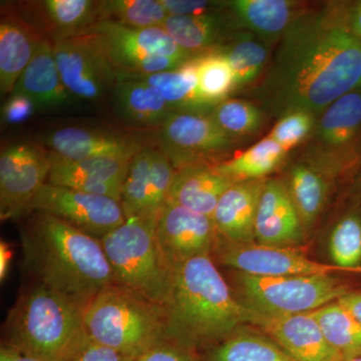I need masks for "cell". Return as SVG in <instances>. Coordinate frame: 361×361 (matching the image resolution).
Instances as JSON below:
<instances>
[{"instance_id": "cell-1", "label": "cell", "mask_w": 361, "mask_h": 361, "mask_svg": "<svg viewBox=\"0 0 361 361\" xmlns=\"http://www.w3.org/2000/svg\"><path fill=\"white\" fill-rule=\"evenodd\" d=\"M361 90V40L348 25V4L308 6L278 42L253 90L273 116L293 111L318 116L339 97Z\"/></svg>"}, {"instance_id": "cell-2", "label": "cell", "mask_w": 361, "mask_h": 361, "mask_svg": "<svg viewBox=\"0 0 361 361\" xmlns=\"http://www.w3.org/2000/svg\"><path fill=\"white\" fill-rule=\"evenodd\" d=\"M23 220L21 267L28 280L59 292L84 310L99 292L115 285L101 240L39 211Z\"/></svg>"}, {"instance_id": "cell-3", "label": "cell", "mask_w": 361, "mask_h": 361, "mask_svg": "<svg viewBox=\"0 0 361 361\" xmlns=\"http://www.w3.org/2000/svg\"><path fill=\"white\" fill-rule=\"evenodd\" d=\"M163 308L165 341L196 353L241 325H252L254 318L211 256L191 259L175 268Z\"/></svg>"}, {"instance_id": "cell-4", "label": "cell", "mask_w": 361, "mask_h": 361, "mask_svg": "<svg viewBox=\"0 0 361 361\" xmlns=\"http://www.w3.org/2000/svg\"><path fill=\"white\" fill-rule=\"evenodd\" d=\"M89 339L82 306L28 280L6 316L1 344L44 361H70Z\"/></svg>"}, {"instance_id": "cell-5", "label": "cell", "mask_w": 361, "mask_h": 361, "mask_svg": "<svg viewBox=\"0 0 361 361\" xmlns=\"http://www.w3.org/2000/svg\"><path fill=\"white\" fill-rule=\"evenodd\" d=\"M157 221L130 218L101 242L116 286L164 306L175 270L168 264L157 241Z\"/></svg>"}, {"instance_id": "cell-6", "label": "cell", "mask_w": 361, "mask_h": 361, "mask_svg": "<svg viewBox=\"0 0 361 361\" xmlns=\"http://www.w3.org/2000/svg\"><path fill=\"white\" fill-rule=\"evenodd\" d=\"M85 326L90 341L130 357L165 341L163 306L111 285L85 310Z\"/></svg>"}, {"instance_id": "cell-7", "label": "cell", "mask_w": 361, "mask_h": 361, "mask_svg": "<svg viewBox=\"0 0 361 361\" xmlns=\"http://www.w3.org/2000/svg\"><path fill=\"white\" fill-rule=\"evenodd\" d=\"M227 281L240 303L270 317L313 312L350 290L334 274L257 276L231 270Z\"/></svg>"}, {"instance_id": "cell-8", "label": "cell", "mask_w": 361, "mask_h": 361, "mask_svg": "<svg viewBox=\"0 0 361 361\" xmlns=\"http://www.w3.org/2000/svg\"><path fill=\"white\" fill-rule=\"evenodd\" d=\"M87 33L97 37L118 73L149 75L175 71L194 59L161 26L130 28L101 20Z\"/></svg>"}, {"instance_id": "cell-9", "label": "cell", "mask_w": 361, "mask_h": 361, "mask_svg": "<svg viewBox=\"0 0 361 361\" xmlns=\"http://www.w3.org/2000/svg\"><path fill=\"white\" fill-rule=\"evenodd\" d=\"M304 160L334 180L361 155V90L344 94L316 118Z\"/></svg>"}, {"instance_id": "cell-10", "label": "cell", "mask_w": 361, "mask_h": 361, "mask_svg": "<svg viewBox=\"0 0 361 361\" xmlns=\"http://www.w3.org/2000/svg\"><path fill=\"white\" fill-rule=\"evenodd\" d=\"M59 75L75 101L97 103L113 92L118 73L94 35L54 42Z\"/></svg>"}, {"instance_id": "cell-11", "label": "cell", "mask_w": 361, "mask_h": 361, "mask_svg": "<svg viewBox=\"0 0 361 361\" xmlns=\"http://www.w3.org/2000/svg\"><path fill=\"white\" fill-rule=\"evenodd\" d=\"M51 156L42 145L20 141L0 155V219L23 220L39 190L49 180Z\"/></svg>"}, {"instance_id": "cell-12", "label": "cell", "mask_w": 361, "mask_h": 361, "mask_svg": "<svg viewBox=\"0 0 361 361\" xmlns=\"http://www.w3.org/2000/svg\"><path fill=\"white\" fill-rule=\"evenodd\" d=\"M68 126L49 132L44 145L52 159L80 161L97 157H134L149 147L158 146L157 132Z\"/></svg>"}, {"instance_id": "cell-13", "label": "cell", "mask_w": 361, "mask_h": 361, "mask_svg": "<svg viewBox=\"0 0 361 361\" xmlns=\"http://www.w3.org/2000/svg\"><path fill=\"white\" fill-rule=\"evenodd\" d=\"M158 146L176 170L194 164H214L234 146L209 113L174 111L157 130Z\"/></svg>"}, {"instance_id": "cell-14", "label": "cell", "mask_w": 361, "mask_h": 361, "mask_svg": "<svg viewBox=\"0 0 361 361\" xmlns=\"http://www.w3.org/2000/svg\"><path fill=\"white\" fill-rule=\"evenodd\" d=\"M35 211L54 216L99 240L127 220L120 201L49 183L33 199L30 213Z\"/></svg>"}, {"instance_id": "cell-15", "label": "cell", "mask_w": 361, "mask_h": 361, "mask_svg": "<svg viewBox=\"0 0 361 361\" xmlns=\"http://www.w3.org/2000/svg\"><path fill=\"white\" fill-rule=\"evenodd\" d=\"M216 264L257 276H297L343 272L334 264L308 257L300 247L235 245L218 236L212 253Z\"/></svg>"}, {"instance_id": "cell-16", "label": "cell", "mask_w": 361, "mask_h": 361, "mask_svg": "<svg viewBox=\"0 0 361 361\" xmlns=\"http://www.w3.org/2000/svg\"><path fill=\"white\" fill-rule=\"evenodd\" d=\"M175 174L172 161L159 146L149 147L135 155L123 182L121 199L126 219H158L167 203Z\"/></svg>"}, {"instance_id": "cell-17", "label": "cell", "mask_w": 361, "mask_h": 361, "mask_svg": "<svg viewBox=\"0 0 361 361\" xmlns=\"http://www.w3.org/2000/svg\"><path fill=\"white\" fill-rule=\"evenodd\" d=\"M161 254L173 270L188 260L212 256L218 233L212 218L166 203L156 226Z\"/></svg>"}, {"instance_id": "cell-18", "label": "cell", "mask_w": 361, "mask_h": 361, "mask_svg": "<svg viewBox=\"0 0 361 361\" xmlns=\"http://www.w3.org/2000/svg\"><path fill=\"white\" fill-rule=\"evenodd\" d=\"M11 6L37 35L52 42L85 35L102 20V1L94 0H40Z\"/></svg>"}, {"instance_id": "cell-19", "label": "cell", "mask_w": 361, "mask_h": 361, "mask_svg": "<svg viewBox=\"0 0 361 361\" xmlns=\"http://www.w3.org/2000/svg\"><path fill=\"white\" fill-rule=\"evenodd\" d=\"M252 325L295 361H343L325 338L313 312L274 317L254 312Z\"/></svg>"}, {"instance_id": "cell-20", "label": "cell", "mask_w": 361, "mask_h": 361, "mask_svg": "<svg viewBox=\"0 0 361 361\" xmlns=\"http://www.w3.org/2000/svg\"><path fill=\"white\" fill-rule=\"evenodd\" d=\"M134 157H97L80 161L51 158L47 183L121 202L123 182Z\"/></svg>"}, {"instance_id": "cell-21", "label": "cell", "mask_w": 361, "mask_h": 361, "mask_svg": "<svg viewBox=\"0 0 361 361\" xmlns=\"http://www.w3.org/2000/svg\"><path fill=\"white\" fill-rule=\"evenodd\" d=\"M304 234L302 222L283 180L267 178L256 215V243L264 246L299 247Z\"/></svg>"}, {"instance_id": "cell-22", "label": "cell", "mask_w": 361, "mask_h": 361, "mask_svg": "<svg viewBox=\"0 0 361 361\" xmlns=\"http://www.w3.org/2000/svg\"><path fill=\"white\" fill-rule=\"evenodd\" d=\"M265 180L237 182L222 195L213 215L221 239L235 245L256 243V215Z\"/></svg>"}, {"instance_id": "cell-23", "label": "cell", "mask_w": 361, "mask_h": 361, "mask_svg": "<svg viewBox=\"0 0 361 361\" xmlns=\"http://www.w3.org/2000/svg\"><path fill=\"white\" fill-rule=\"evenodd\" d=\"M225 6L238 30L253 33L268 45L279 42L308 6L292 0H231Z\"/></svg>"}, {"instance_id": "cell-24", "label": "cell", "mask_w": 361, "mask_h": 361, "mask_svg": "<svg viewBox=\"0 0 361 361\" xmlns=\"http://www.w3.org/2000/svg\"><path fill=\"white\" fill-rule=\"evenodd\" d=\"M13 92L30 97L37 111L58 110L75 101L59 75L51 39L42 37L39 40L30 65L20 75Z\"/></svg>"}, {"instance_id": "cell-25", "label": "cell", "mask_w": 361, "mask_h": 361, "mask_svg": "<svg viewBox=\"0 0 361 361\" xmlns=\"http://www.w3.org/2000/svg\"><path fill=\"white\" fill-rule=\"evenodd\" d=\"M42 37L20 18L11 4H2L0 21V92L13 94Z\"/></svg>"}, {"instance_id": "cell-26", "label": "cell", "mask_w": 361, "mask_h": 361, "mask_svg": "<svg viewBox=\"0 0 361 361\" xmlns=\"http://www.w3.org/2000/svg\"><path fill=\"white\" fill-rule=\"evenodd\" d=\"M235 184L215 164H194L176 170L167 203L212 218L222 195Z\"/></svg>"}, {"instance_id": "cell-27", "label": "cell", "mask_w": 361, "mask_h": 361, "mask_svg": "<svg viewBox=\"0 0 361 361\" xmlns=\"http://www.w3.org/2000/svg\"><path fill=\"white\" fill-rule=\"evenodd\" d=\"M111 94L116 115L133 129L158 130L174 113L158 90L125 73Z\"/></svg>"}, {"instance_id": "cell-28", "label": "cell", "mask_w": 361, "mask_h": 361, "mask_svg": "<svg viewBox=\"0 0 361 361\" xmlns=\"http://www.w3.org/2000/svg\"><path fill=\"white\" fill-rule=\"evenodd\" d=\"M161 27L194 59L215 52L238 30L226 9L200 16H169Z\"/></svg>"}, {"instance_id": "cell-29", "label": "cell", "mask_w": 361, "mask_h": 361, "mask_svg": "<svg viewBox=\"0 0 361 361\" xmlns=\"http://www.w3.org/2000/svg\"><path fill=\"white\" fill-rule=\"evenodd\" d=\"M332 179L310 161L292 163L283 180L304 230L310 231L322 215L329 197Z\"/></svg>"}, {"instance_id": "cell-30", "label": "cell", "mask_w": 361, "mask_h": 361, "mask_svg": "<svg viewBox=\"0 0 361 361\" xmlns=\"http://www.w3.org/2000/svg\"><path fill=\"white\" fill-rule=\"evenodd\" d=\"M197 355L200 361H295L262 330L248 324Z\"/></svg>"}, {"instance_id": "cell-31", "label": "cell", "mask_w": 361, "mask_h": 361, "mask_svg": "<svg viewBox=\"0 0 361 361\" xmlns=\"http://www.w3.org/2000/svg\"><path fill=\"white\" fill-rule=\"evenodd\" d=\"M215 52L231 66L234 92L255 82L269 65L268 44L247 30H234Z\"/></svg>"}, {"instance_id": "cell-32", "label": "cell", "mask_w": 361, "mask_h": 361, "mask_svg": "<svg viewBox=\"0 0 361 361\" xmlns=\"http://www.w3.org/2000/svg\"><path fill=\"white\" fill-rule=\"evenodd\" d=\"M147 82L161 92L174 111L210 113L211 109L202 103L198 94V75L195 59L175 71L149 75L125 73Z\"/></svg>"}, {"instance_id": "cell-33", "label": "cell", "mask_w": 361, "mask_h": 361, "mask_svg": "<svg viewBox=\"0 0 361 361\" xmlns=\"http://www.w3.org/2000/svg\"><path fill=\"white\" fill-rule=\"evenodd\" d=\"M287 152L266 137L241 155L215 164L216 170L233 182L267 179L286 159Z\"/></svg>"}, {"instance_id": "cell-34", "label": "cell", "mask_w": 361, "mask_h": 361, "mask_svg": "<svg viewBox=\"0 0 361 361\" xmlns=\"http://www.w3.org/2000/svg\"><path fill=\"white\" fill-rule=\"evenodd\" d=\"M330 346L342 360L361 357V323L334 301L313 311Z\"/></svg>"}, {"instance_id": "cell-35", "label": "cell", "mask_w": 361, "mask_h": 361, "mask_svg": "<svg viewBox=\"0 0 361 361\" xmlns=\"http://www.w3.org/2000/svg\"><path fill=\"white\" fill-rule=\"evenodd\" d=\"M332 264L342 271L361 272V213L349 210L336 221L329 235Z\"/></svg>"}, {"instance_id": "cell-36", "label": "cell", "mask_w": 361, "mask_h": 361, "mask_svg": "<svg viewBox=\"0 0 361 361\" xmlns=\"http://www.w3.org/2000/svg\"><path fill=\"white\" fill-rule=\"evenodd\" d=\"M209 116L216 126L235 142L259 132L264 123L265 113L251 102L227 99L214 106Z\"/></svg>"}, {"instance_id": "cell-37", "label": "cell", "mask_w": 361, "mask_h": 361, "mask_svg": "<svg viewBox=\"0 0 361 361\" xmlns=\"http://www.w3.org/2000/svg\"><path fill=\"white\" fill-rule=\"evenodd\" d=\"M198 75V94L202 103L212 109L234 92V75L227 59L211 52L195 59Z\"/></svg>"}, {"instance_id": "cell-38", "label": "cell", "mask_w": 361, "mask_h": 361, "mask_svg": "<svg viewBox=\"0 0 361 361\" xmlns=\"http://www.w3.org/2000/svg\"><path fill=\"white\" fill-rule=\"evenodd\" d=\"M169 14L161 0H106L102 1V20L130 28L161 26Z\"/></svg>"}, {"instance_id": "cell-39", "label": "cell", "mask_w": 361, "mask_h": 361, "mask_svg": "<svg viewBox=\"0 0 361 361\" xmlns=\"http://www.w3.org/2000/svg\"><path fill=\"white\" fill-rule=\"evenodd\" d=\"M317 116L310 111H293L278 118L267 135L288 153L304 141L310 139L315 127Z\"/></svg>"}, {"instance_id": "cell-40", "label": "cell", "mask_w": 361, "mask_h": 361, "mask_svg": "<svg viewBox=\"0 0 361 361\" xmlns=\"http://www.w3.org/2000/svg\"><path fill=\"white\" fill-rule=\"evenodd\" d=\"M135 361H200L193 351L179 345L161 341L137 355Z\"/></svg>"}, {"instance_id": "cell-41", "label": "cell", "mask_w": 361, "mask_h": 361, "mask_svg": "<svg viewBox=\"0 0 361 361\" xmlns=\"http://www.w3.org/2000/svg\"><path fill=\"white\" fill-rule=\"evenodd\" d=\"M169 16H200L222 11L225 1L209 0H161Z\"/></svg>"}, {"instance_id": "cell-42", "label": "cell", "mask_w": 361, "mask_h": 361, "mask_svg": "<svg viewBox=\"0 0 361 361\" xmlns=\"http://www.w3.org/2000/svg\"><path fill=\"white\" fill-rule=\"evenodd\" d=\"M35 111L37 108L30 97L13 92L2 106V123L6 126L20 125L27 121Z\"/></svg>"}, {"instance_id": "cell-43", "label": "cell", "mask_w": 361, "mask_h": 361, "mask_svg": "<svg viewBox=\"0 0 361 361\" xmlns=\"http://www.w3.org/2000/svg\"><path fill=\"white\" fill-rule=\"evenodd\" d=\"M70 361H135V358L89 339Z\"/></svg>"}, {"instance_id": "cell-44", "label": "cell", "mask_w": 361, "mask_h": 361, "mask_svg": "<svg viewBox=\"0 0 361 361\" xmlns=\"http://www.w3.org/2000/svg\"><path fill=\"white\" fill-rule=\"evenodd\" d=\"M353 317L361 323V291L349 290L337 300Z\"/></svg>"}, {"instance_id": "cell-45", "label": "cell", "mask_w": 361, "mask_h": 361, "mask_svg": "<svg viewBox=\"0 0 361 361\" xmlns=\"http://www.w3.org/2000/svg\"><path fill=\"white\" fill-rule=\"evenodd\" d=\"M13 255V244L9 243L6 240L1 239L0 241V281L1 282L6 279Z\"/></svg>"}, {"instance_id": "cell-46", "label": "cell", "mask_w": 361, "mask_h": 361, "mask_svg": "<svg viewBox=\"0 0 361 361\" xmlns=\"http://www.w3.org/2000/svg\"><path fill=\"white\" fill-rule=\"evenodd\" d=\"M348 21L350 30L361 40V0L348 4Z\"/></svg>"}, {"instance_id": "cell-47", "label": "cell", "mask_w": 361, "mask_h": 361, "mask_svg": "<svg viewBox=\"0 0 361 361\" xmlns=\"http://www.w3.org/2000/svg\"><path fill=\"white\" fill-rule=\"evenodd\" d=\"M0 361H44L33 356L26 355L25 353H20L16 349L9 348V346L1 344L0 348Z\"/></svg>"}, {"instance_id": "cell-48", "label": "cell", "mask_w": 361, "mask_h": 361, "mask_svg": "<svg viewBox=\"0 0 361 361\" xmlns=\"http://www.w3.org/2000/svg\"><path fill=\"white\" fill-rule=\"evenodd\" d=\"M355 192L358 201L361 203V168L355 180Z\"/></svg>"}, {"instance_id": "cell-49", "label": "cell", "mask_w": 361, "mask_h": 361, "mask_svg": "<svg viewBox=\"0 0 361 361\" xmlns=\"http://www.w3.org/2000/svg\"><path fill=\"white\" fill-rule=\"evenodd\" d=\"M344 361H361V357L353 358V360H344Z\"/></svg>"}]
</instances>
